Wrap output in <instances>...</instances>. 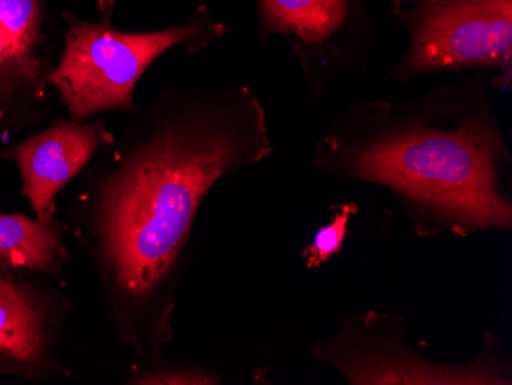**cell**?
I'll use <instances>...</instances> for the list:
<instances>
[{"label": "cell", "instance_id": "obj_1", "mask_svg": "<svg viewBox=\"0 0 512 385\" xmlns=\"http://www.w3.org/2000/svg\"><path fill=\"white\" fill-rule=\"evenodd\" d=\"M273 152L266 108L249 86L166 88L77 177L69 237L88 255L109 324L132 355H163L174 339L209 192Z\"/></svg>", "mask_w": 512, "mask_h": 385}, {"label": "cell", "instance_id": "obj_2", "mask_svg": "<svg viewBox=\"0 0 512 385\" xmlns=\"http://www.w3.org/2000/svg\"><path fill=\"white\" fill-rule=\"evenodd\" d=\"M482 73L413 99L361 100L316 140L322 177L388 189L421 238L512 229V154Z\"/></svg>", "mask_w": 512, "mask_h": 385}, {"label": "cell", "instance_id": "obj_3", "mask_svg": "<svg viewBox=\"0 0 512 385\" xmlns=\"http://www.w3.org/2000/svg\"><path fill=\"white\" fill-rule=\"evenodd\" d=\"M99 19H83L63 10L59 59L46 82L59 96L69 119L91 120L106 112L135 114L134 93L155 60L174 48L201 53L227 33V25L207 4L189 19L152 31L119 30L114 24L117 0H97Z\"/></svg>", "mask_w": 512, "mask_h": 385}, {"label": "cell", "instance_id": "obj_4", "mask_svg": "<svg viewBox=\"0 0 512 385\" xmlns=\"http://www.w3.org/2000/svg\"><path fill=\"white\" fill-rule=\"evenodd\" d=\"M312 355L350 385H512L499 333H483L470 361H439L408 343L404 316L378 310L342 316L335 332L313 344Z\"/></svg>", "mask_w": 512, "mask_h": 385}, {"label": "cell", "instance_id": "obj_5", "mask_svg": "<svg viewBox=\"0 0 512 385\" xmlns=\"http://www.w3.org/2000/svg\"><path fill=\"white\" fill-rule=\"evenodd\" d=\"M390 14L410 34L391 79L482 73L511 91L512 0H390Z\"/></svg>", "mask_w": 512, "mask_h": 385}, {"label": "cell", "instance_id": "obj_6", "mask_svg": "<svg viewBox=\"0 0 512 385\" xmlns=\"http://www.w3.org/2000/svg\"><path fill=\"white\" fill-rule=\"evenodd\" d=\"M261 42L284 40L298 62L310 103L338 77L365 71L379 45L367 0H253Z\"/></svg>", "mask_w": 512, "mask_h": 385}, {"label": "cell", "instance_id": "obj_7", "mask_svg": "<svg viewBox=\"0 0 512 385\" xmlns=\"http://www.w3.org/2000/svg\"><path fill=\"white\" fill-rule=\"evenodd\" d=\"M62 25L51 0H0V162L53 119L46 77L59 59Z\"/></svg>", "mask_w": 512, "mask_h": 385}, {"label": "cell", "instance_id": "obj_8", "mask_svg": "<svg viewBox=\"0 0 512 385\" xmlns=\"http://www.w3.org/2000/svg\"><path fill=\"white\" fill-rule=\"evenodd\" d=\"M73 310L74 301L51 278L0 267V378L43 384L73 378L60 355Z\"/></svg>", "mask_w": 512, "mask_h": 385}, {"label": "cell", "instance_id": "obj_9", "mask_svg": "<svg viewBox=\"0 0 512 385\" xmlns=\"http://www.w3.org/2000/svg\"><path fill=\"white\" fill-rule=\"evenodd\" d=\"M115 140L102 117L74 120L54 116L39 131L23 137L11 148L20 194L27 198L34 218L50 223L57 218V197L89 163Z\"/></svg>", "mask_w": 512, "mask_h": 385}, {"label": "cell", "instance_id": "obj_10", "mask_svg": "<svg viewBox=\"0 0 512 385\" xmlns=\"http://www.w3.org/2000/svg\"><path fill=\"white\" fill-rule=\"evenodd\" d=\"M68 237L65 220L42 223L25 214L0 212V267L59 280L69 261Z\"/></svg>", "mask_w": 512, "mask_h": 385}, {"label": "cell", "instance_id": "obj_11", "mask_svg": "<svg viewBox=\"0 0 512 385\" xmlns=\"http://www.w3.org/2000/svg\"><path fill=\"white\" fill-rule=\"evenodd\" d=\"M123 381L129 385H220L224 376L212 367L154 355L134 356Z\"/></svg>", "mask_w": 512, "mask_h": 385}, {"label": "cell", "instance_id": "obj_12", "mask_svg": "<svg viewBox=\"0 0 512 385\" xmlns=\"http://www.w3.org/2000/svg\"><path fill=\"white\" fill-rule=\"evenodd\" d=\"M332 220L318 229L313 240L301 252L306 269L315 270L329 263L344 247L348 237V226L353 217L359 214L356 203H342L336 206Z\"/></svg>", "mask_w": 512, "mask_h": 385}]
</instances>
